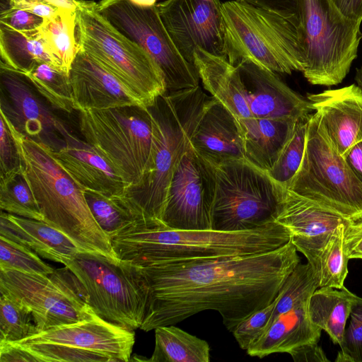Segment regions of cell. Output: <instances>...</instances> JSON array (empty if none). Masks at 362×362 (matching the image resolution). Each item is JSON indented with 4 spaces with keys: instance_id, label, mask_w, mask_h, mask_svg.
Masks as SVG:
<instances>
[{
    "instance_id": "1",
    "label": "cell",
    "mask_w": 362,
    "mask_h": 362,
    "mask_svg": "<svg viewBox=\"0 0 362 362\" xmlns=\"http://www.w3.org/2000/svg\"><path fill=\"white\" fill-rule=\"evenodd\" d=\"M297 252L291 240L264 253L168 260L143 267L148 297L140 329L148 332L213 310L233 332L274 300L300 262Z\"/></svg>"
},
{
    "instance_id": "2",
    "label": "cell",
    "mask_w": 362,
    "mask_h": 362,
    "mask_svg": "<svg viewBox=\"0 0 362 362\" xmlns=\"http://www.w3.org/2000/svg\"><path fill=\"white\" fill-rule=\"evenodd\" d=\"M110 239L119 259L143 267L168 260L264 253L288 243L291 233L276 221L230 232L175 230L140 221Z\"/></svg>"
},
{
    "instance_id": "3",
    "label": "cell",
    "mask_w": 362,
    "mask_h": 362,
    "mask_svg": "<svg viewBox=\"0 0 362 362\" xmlns=\"http://www.w3.org/2000/svg\"><path fill=\"white\" fill-rule=\"evenodd\" d=\"M18 146L23 173L33 192L43 221L69 236L82 251L118 259L110 238L94 219L84 190L58 163L45 145L17 131L1 112Z\"/></svg>"
},
{
    "instance_id": "4",
    "label": "cell",
    "mask_w": 362,
    "mask_h": 362,
    "mask_svg": "<svg viewBox=\"0 0 362 362\" xmlns=\"http://www.w3.org/2000/svg\"><path fill=\"white\" fill-rule=\"evenodd\" d=\"M209 98L199 86L165 93L148 107L153 141L148 165L139 184L124 192L148 222L163 224L161 216L170 182Z\"/></svg>"
},
{
    "instance_id": "5",
    "label": "cell",
    "mask_w": 362,
    "mask_h": 362,
    "mask_svg": "<svg viewBox=\"0 0 362 362\" xmlns=\"http://www.w3.org/2000/svg\"><path fill=\"white\" fill-rule=\"evenodd\" d=\"M222 13L224 55L231 64L249 60L278 74L304 71L305 41L298 13L235 0L223 3Z\"/></svg>"
},
{
    "instance_id": "6",
    "label": "cell",
    "mask_w": 362,
    "mask_h": 362,
    "mask_svg": "<svg viewBox=\"0 0 362 362\" xmlns=\"http://www.w3.org/2000/svg\"><path fill=\"white\" fill-rule=\"evenodd\" d=\"M76 38L84 50L117 77L146 107L166 93L163 73L141 46L119 32L93 1L77 0Z\"/></svg>"
},
{
    "instance_id": "7",
    "label": "cell",
    "mask_w": 362,
    "mask_h": 362,
    "mask_svg": "<svg viewBox=\"0 0 362 362\" xmlns=\"http://www.w3.org/2000/svg\"><path fill=\"white\" fill-rule=\"evenodd\" d=\"M286 189L347 221L362 219V181L320 129L313 114L308 120L303 160Z\"/></svg>"
},
{
    "instance_id": "8",
    "label": "cell",
    "mask_w": 362,
    "mask_h": 362,
    "mask_svg": "<svg viewBox=\"0 0 362 362\" xmlns=\"http://www.w3.org/2000/svg\"><path fill=\"white\" fill-rule=\"evenodd\" d=\"M65 266L82 284L98 316L130 330L140 328L148 297L141 267L86 251L78 252Z\"/></svg>"
},
{
    "instance_id": "9",
    "label": "cell",
    "mask_w": 362,
    "mask_h": 362,
    "mask_svg": "<svg viewBox=\"0 0 362 362\" xmlns=\"http://www.w3.org/2000/svg\"><path fill=\"white\" fill-rule=\"evenodd\" d=\"M78 112L84 141L121 176L128 188L139 185L152 147L153 122L148 107L124 106Z\"/></svg>"
},
{
    "instance_id": "10",
    "label": "cell",
    "mask_w": 362,
    "mask_h": 362,
    "mask_svg": "<svg viewBox=\"0 0 362 362\" xmlns=\"http://www.w3.org/2000/svg\"><path fill=\"white\" fill-rule=\"evenodd\" d=\"M297 13L305 41L304 77L313 85L340 83L357 57L361 22L344 17L331 0H298Z\"/></svg>"
},
{
    "instance_id": "11",
    "label": "cell",
    "mask_w": 362,
    "mask_h": 362,
    "mask_svg": "<svg viewBox=\"0 0 362 362\" xmlns=\"http://www.w3.org/2000/svg\"><path fill=\"white\" fill-rule=\"evenodd\" d=\"M215 166L211 230L242 231L276 221L281 185L246 159Z\"/></svg>"
},
{
    "instance_id": "12",
    "label": "cell",
    "mask_w": 362,
    "mask_h": 362,
    "mask_svg": "<svg viewBox=\"0 0 362 362\" xmlns=\"http://www.w3.org/2000/svg\"><path fill=\"white\" fill-rule=\"evenodd\" d=\"M0 293L31 312L39 332L97 315L82 284L66 266L48 275L0 270Z\"/></svg>"
},
{
    "instance_id": "13",
    "label": "cell",
    "mask_w": 362,
    "mask_h": 362,
    "mask_svg": "<svg viewBox=\"0 0 362 362\" xmlns=\"http://www.w3.org/2000/svg\"><path fill=\"white\" fill-rule=\"evenodd\" d=\"M100 13L122 35L144 48L162 70L166 93L199 86L194 65L188 62L165 28L156 4L141 7L129 0H100Z\"/></svg>"
},
{
    "instance_id": "14",
    "label": "cell",
    "mask_w": 362,
    "mask_h": 362,
    "mask_svg": "<svg viewBox=\"0 0 362 362\" xmlns=\"http://www.w3.org/2000/svg\"><path fill=\"white\" fill-rule=\"evenodd\" d=\"M216 185V166L189 143L170 182L162 223L169 229L211 230Z\"/></svg>"
},
{
    "instance_id": "15",
    "label": "cell",
    "mask_w": 362,
    "mask_h": 362,
    "mask_svg": "<svg viewBox=\"0 0 362 362\" xmlns=\"http://www.w3.org/2000/svg\"><path fill=\"white\" fill-rule=\"evenodd\" d=\"M1 110L26 137L57 151L77 138L25 74L0 63Z\"/></svg>"
},
{
    "instance_id": "16",
    "label": "cell",
    "mask_w": 362,
    "mask_h": 362,
    "mask_svg": "<svg viewBox=\"0 0 362 362\" xmlns=\"http://www.w3.org/2000/svg\"><path fill=\"white\" fill-rule=\"evenodd\" d=\"M156 6L165 28L188 62L194 65L197 47L225 57L220 0H165Z\"/></svg>"
},
{
    "instance_id": "17",
    "label": "cell",
    "mask_w": 362,
    "mask_h": 362,
    "mask_svg": "<svg viewBox=\"0 0 362 362\" xmlns=\"http://www.w3.org/2000/svg\"><path fill=\"white\" fill-rule=\"evenodd\" d=\"M276 221L289 230L291 242L317 277L322 249L334 228L348 222L281 186Z\"/></svg>"
},
{
    "instance_id": "18",
    "label": "cell",
    "mask_w": 362,
    "mask_h": 362,
    "mask_svg": "<svg viewBox=\"0 0 362 362\" xmlns=\"http://www.w3.org/2000/svg\"><path fill=\"white\" fill-rule=\"evenodd\" d=\"M317 124L344 158L362 141V90L356 84L308 94Z\"/></svg>"
},
{
    "instance_id": "19",
    "label": "cell",
    "mask_w": 362,
    "mask_h": 362,
    "mask_svg": "<svg viewBox=\"0 0 362 362\" xmlns=\"http://www.w3.org/2000/svg\"><path fill=\"white\" fill-rule=\"evenodd\" d=\"M69 76L75 110H102L124 106L146 107L117 77L80 48Z\"/></svg>"
},
{
    "instance_id": "20",
    "label": "cell",
    "mask_w": 362,
    "mask_h": 362,
    "mask_svg": "<svg viewBox=\"0 0 362 362\" xmlns=\"http://www.w3.org/2000/svg\"><path fill=\"white\" fill-rule=\"evenodd\" d=\"M235 66L253 117L298 119L314 111L309 100L289 88L276 73L249 60Z\"/></svg>"
},
{
    "instance_id": "21",
    "label": "cell",
    "mask_w": 362,
    "mask_h": 362,
    "mask_svg": "<svg viewBox=\"0 0 362 362\" xmlns=\"http://www.w3.org/2000/svg\"><path fill=\"white\" fill-rule=\"evenodd\" d=\"M20 341L61 344L103 353L112 358L114 362H127L131 359L135 334L134 330L96 315L76 323L40 332Z\"/></svg>"
},
{
    "instance_id": "22",
    "label": "cell",
    "mask_w": 362,
    "mask_h": 362,
    "mask_svg": "<svg viewBox=\"0 0 362 362\" xmlns=\"http://www.w3.org/2000/svg\"><path fill=\"white\" fill-rule=\"evenodd\" d=\"M190 144L200 156L214 165L245 159L238 119L214 97H209L203 106Z\"/></svg>"
},
{
    "instance_id": "23",
    "label": "cell",
    "mask_w": 362,
    "mask_h": 362,
    "mask_svg": "<svg viewBox=\"0 0 362 362\" xmlns=\"http://www.w3.org/2000/svg\"><path fill=\"white\" fill-rule=\"evenodd\" d=\"M53 153L84 191L111 195L124 193L128 188L125 181L93 147L78 137Z\"/></svg>"
},
{
    "instance_id": "24",
    "label": "cell",
    "mask_w": 362,
    "mask_h": 362,
    "mask_svg": "<svg viewBox=\"0 0 362 362\" xmlns=\"http://www.w3.org/2000/svg\"><path fill=\"white\" fill-rule=\"evenodd\" d=\"M0 235L18 243L43 258L66 265L82 251L65 233L42 221L1 213Z\"/></svg>"
},
{
    "instance_id": "25",
    "label": "cell",
    "mask_w": 362,
    "mask_h": 362,
    "mask_svg": "<svg viewBox=\"0 0 362 362\" xmlns=\"http://www.w3.org/2000/svg\"><path fill=\"white\" fill-rule=\"evenodd\" d=\"M308 301L270 320L246 350L247 354L262 358L275 353L290 354L304 344L318 342L322 329L310 319Z\"/></svg>"
},
{
    "instance_id": "26",
    "label": "cell",
    "mask_w": 362,
    "mask_h": 362,
    "mask_svg": "<svg viewBox=\"0 0 362 362\" xmlns=\"http://www.w3.org/2000/svg\"><path fill=\"white\" fill-rule=\"evenodd\" d=\"M194 65L204 88L225 105L238 121L253 117L240 72L225 57L199 47L194 54Z\"/></svg>"
},
{
    "instance_id": "27",
    "label": "cell",
    "mask_w": 362,
    "mask_h": 362,
    "mask_svg": "<svg viewBox=\"0 0 362 362\" xmlns=\"http://www.w3.org/2000/svg\"><path fill=\"white\" fill-rule=\"evenodd\" d=\"M298 119L250 117L238 121L245 159L259 170L268 172Z\"/></svg>"
},
{
    "instance_id": "28",
    "label": "cell",
    "mask_w": 362,
    "mask_h": 362,
    "mask_svg": "<svg viewBox=\"0 0 362 362\" xmlns=\"http://www.w3.org/2000/svg\"><path fill=\"white\" fill-rule=\"evenodd\" d=\"M358 296L345 286L341 289L319 287L308 301V315L312 322L325 331L332 342L341 345L346 320Z\"/></svg>"
},
{
    "instance_id": "29",
    "label": "cell",
    "mask_w": 362,
    "mask_h": 362,
    "mask_svg": "<svg viewBox=\"0 0 362 362\" xmlns=\"http://www.w3.org/2000/svg\"><path fill=\"white\" fill-rule=\"evenodd\" d=\"M39 35L57 68L69 74L78 50L76 38V13L59 8L38 29Z\"/></svg>"
},
{
    "instance_id": "30",
    "label": "cell",
    "mask_w": 362,
    "mask_h": 362,
    "mask_svg": "<svg viewBox=\"0 0 362 362\" xmlns=\"http://www.w3.org/2000/svg\"><path fill=\"white\" fill-rule=\"evenodd\" d=\"M155 348L147 361L209 362L210 347L203 339L192 335L174 325L155 329Z\"/></svg>"
},
{
    "instance_id": "31",
    "label": "cell",
    "mask_w": 362,
    "mask_h": 362,
    "mask_svg": "<svg viewBox=\"0 0 362 362\" xmlns=\"http://www.w3.org/2000/svg\"><path fill=\"white\" fill-rule=\"evenodd\" d=\"M0 53L1 62L23 73L42 61L54 65L38 30L20 32L0 23Z\"/></svg>"
},
{
    "instance_id": "32",
    "label": "cell",
    "mask_w": 362,
    "mask_h": 362,
    "mask_svg": "<svg viewBox=\"0 0 362 362\" xmlns=\"http://www.w3.org/2000/svg\"><path fill=\"white\" fill-rule=\"evenodd\" d=\"M84 192L94 219L110 238L129 224L145 221L125 193L107 195L88 190Z\"/></svg>"
},
{
    "instance_id": "33",
    "label": "cell",
    "mask_w": 362,
    "mask_h": 362,
    "mask_svg": "<svg viewBox=\"0 0 362 362\" xmlns=\"http://www.w3.org/2000/svg\"><path fill=\"white\" fill-rule=\"evenodd\" d=\"M24 74L36 91L54 110L66 113L75 110L69 74L44 61L37 62Z\"/></svg>"
},
{
    "instance_id": "34",
    "label": "cell",
    "mask_w": 362,
    "mask_h": 362,
    "mask_svg": "<svg viewBox=\"0 0 362 362\" xmlns=\"http://www.w3.org/2000/svg\"><path fill=\"white\" fill-rule=\"evenodd\" d=\"M1 211L37 221L43 216L23 168L0 176Z\"/></svg>"
},
{
    "instance_id": "35",
    "label": "cell",
    "mask_w": 362,
    "mask_h": 362,
    "mask_svg": "<svg viewBox=\"0 0 362 362\" xmlns=\"http://www.w3.org/2000/svg\"><path fill=\"white\" fill-rule=\"evenodd\" d=\"M317 288L319 279L311 265L308 262L298 264L276 296V305L269 321L308 301Z\"/></svg>"
},
{
    "instance_id": "36",
    "label": "cell",
    "mask_w": 362,
    "mask_h": 362,
    "mask_svg": "<svg viewBox=\"0 0 362 362\" xmlns=\"http://www.w3.org/2000/svg\"><path fill=\"white\" fill-rule=\"evenodd\" d=\"M346 223H341L334 228L322 249L320 257L319 287L341 289L344 286L349 260L344 243Z\"/></svg>"
},
{
    "instance_id": "37",
    "label": "cell",
    "mask_w": 362,
    "mask_h": 362,
    "mask_svg": "<svg viewBox=\"0 0 362 362\" xmlns=\"http://www.w3.org/2000/svg\"><path fill=\"white\" fill-rule=\"evenodd\" d=\"M310 115L298 119L276 161L267 172L275 182L283 187L288 186L303 160Z\"/></svg>"
},
{
    "instance_id": "38",
    "label": "cell",
    "mask_w": 362,
    "mask_h": 362,
    "mask_svg": "<svg viewBox=\"0 0 362 362\" xmlns=\"http://www.w3.org/2000/svg\"><path fill=\"white\" fill-rule=\"evenodd\" d=\"M0 294V341L18 342L39 333L31 312L17 300Z\"/></svg>"
},
{
    "instance_id": "39",
    "label": "cell",
    "mask_w": 362,
    "mask_h": 362,
    "mask_svg": "<svg viewBox=\"0 0 362 362\" xmlns=\"http://www.w3.org/2000/svg\"><path fill=\"white\" fill-rule=\"evenodd\" d=\"M28 353L35 362H114L103 353L51 342H16Z\"/></svg>"
},
{
    "instance_id": "40",
    "label": "cell",
    "mask_w": 362,
    "mask_h": 362,
    "mask_svg": "<svg viewBox=\"0 0 362 362\" xmlns=\"http://www.w3.org/2000/svg\"><path fill=\"white\" fill-rule=\"evenodd\" d=\"M0 270L48 275L54 269L30 248L0 235Z\"/></svg>"
},
{
    "instance_id": "41",
    "label": "cell",
    "mask_w": 362,
    "mask_h": 362,
    "mask_svg": "<svg viewBox=\"0 0 362 362\" xmlns=\"http://www.w3.org/2000/svg\"><path fill=\"white\" fill-rule=\"evenodd\" d=\"M276 298L267 306L252 313L241 321L232 332L239 346L247 350L267 326L276 305Z\"/></svg>"
},
{
    "instance_id": "42",
    "label": "cell",
    "mask_w": 362,
    "mask_h": 362,
    "mask_svg": "<svg viewBox=\"0 0 362 362\" xmlns=\"http://www.w3.org/2000/svg\"><path fill=\"white\" fill-rule=\"evenodd\" d=\"M350 317L349 325L345 329L339 346L351 362H362V298L358 296Z\"/></svg>"
},
{
    "instance_id": "43",
    "label": "cell",
    "mask_w": 362,
    "mask_h": 362,
    "mask_svg": "<svg viewBox=\"0 0 362 362\" xmlns=\"http://www.w3.org/2000/svg\"><path fill=\"white\" fill-rule=\"evenodd\" d=\"M1 117L0 176L21 168V160L16 140L3 116Z\"/></svg>"
},
{
    "instance_id": "44",
    "label": "cell",
    "mask_w": 362,
    "mask_h": 362,
    "mask_svg": "<svg viewBox=\"0 0 362 362\" xmlns=\"http://www.w3.org/2000/svg\"><path fill=\"white\" fill-rule=\"evenodd\" d=\"M44 21V18L18 8L11 7L0 12V23L20 32L38 30Z\"/></svg>"
},
{
    "instance_id": "45",
    "label": "cell",
    "mask_w": 362,
    "mask_h": 362,
    "mask_svg": "<svg viewBox=\"0 0 362 362\" xmlns=\"http://www.w3.org/2000/svg\"><path fill=\"white\" fill-rule=\"evenodd\" d=\"M344 243L349 259H362V219L344 224Z\"/></svg>"
},
{
    "instance_id": "46",
    "label": "cell",
    "mask_w": 362,
    "mask_h": 362,
    "mask_svg": "<svg viewBox=\"0 0 362 362\" xmlns=\"http://www.w3.org/2000/svg\"><path fill=\"white\" fill-rule=\"evenodd\" d=\"M295 362H329L318 342L304 344L289 354Z\"/></svg>"
},
{
    "instance_id": "47",
    "label": "cell",
    "mask_w": 362,
    "mask_h": 362,
    "mask_svg": "<svg viewBox=\"0 0 362 362\" xmlns=\"http://www.w3.org/2000/svg\"><path fill=\"white\" fill-rule=\"evenodd\" d=\"M10 6L29 11L44 18H52L59 9L45 0H10Z\"/></svg>"
},
{
    "instance_id": "48",
    "label": "cell",
    "mask_w": 362,
    "mask_h": 362,
    "mask_svg": "<svg viewBox=\"0 0 362 362\" xmlns=\"http://www.w3.org/2000/svg\"><path fill=\"white\" fill-rule=\"evenodd\" d=\"M1 362H35V359L16 342L0 341Z\"/></svg>"
},
{
    "instance_id": "49",
    "label": "cell",
    "mask_w": 362,
    "mask_h": 362,
    "mask_svg": "<svg viewBox=\"0 0 362 362\" xmlns=\"http://www.w3.org/2000/svg\"><path fill=\"white\" fill-rule=\"evenodd\" d=\"M279 13H297L298 0H235Z\"/></svg>"
},
{
    "instance_id": "50",
    "label": "cell",
    "mask_w": 362,
    "mask_h": 362,
    "mask_svg": "<svg viewBox=\"0 0 362 362\" xmlns=\"http://www.w3.org/2000/svg\"><path fill=\"white\" fill-rule=\"evenodd\" d=\"M346 18L362 22V0H331Z\"/></svg>"
},
{
    "instance_id": "51",
    "label": "cell",
    "mask_w": 362,
    "mask_h": 362,
    "mask_svg": "<svg viewBox=\"0 0 362 362\" xmlns=\"http://www.w3.org/2000/svg\"><path fill=\"white\" fill-rule=\"evenodd\" d=\"M344 158L355 175L362 181V141L355 144Z\"/></svg>"
},
{
    "instance_id": "52",
    "label": "cell",
    "mask_w": 362,
    "mask_h": 362,
    "mask_svg": "<svg viewBox=\"0 0 362 362\" xmlns=\"http://www.w3.org/2000/svg\"><path fill=\"white\" fill-rule=\"evenodd\" d=\"M52 6L62 9L76 11L77 0H45Z\"/></svg>"
},
{
    "instance_id": "53",
    "label": "cell",
    "mask_w": 362,
    "mask_h": 362,
    "mask_svg": "<svg viewBox=\"0 0 362 362\" xmlns=\"http://www.w3.org/2000/svg\"><path fill=\"white\" fill-rule=\"evenodd\" d=\"M134 4L141 7H151L156 5V0H129Z\"/></svg>"
},
{
    "instance_id": "54",
    "label": "cell",
    "mask_w": 362,
    "mask_h": 362,
    "mask_svg": "<svg viewBox=\"0 0 362 362\" xmlns=\"http://www.w3.org/2000/svg\"><path fill=\"white\" fill-rule=\"evenodd\" d=\"M336 362H351L350 358L348 356H346L341 351L337 353V358L335 359Z\"/></svg>"
},
{
    "instance_id": "55",
    "label": "cell",
    "mask_w": 362,
    "mask_h": 362,
    "mask_svg": "<svg viewBox=\"0 0 362 362\" xmlns=\"http://www.w3.org/2000/svg\"><path fill=\"white\" fill-rule=\"evenodd\" d=\"M355 80L357 86L362 90V66L357 70Z\"/></svg>"
}]
</instances>
